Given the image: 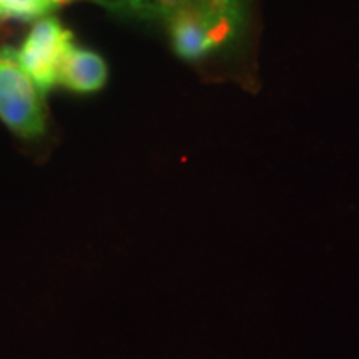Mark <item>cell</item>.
Segmentation results:
<instances>
[{
    "instance_id": "obj_1",
    "label": "cell",
    "mask_w": 359,
    "mask_h": 359,
    "mask_svg": "<svg viewBox=\"0 0 359 359\" xmlns=\"http://www.w3.org/2000/svg\"><path fill=\"white\" fill-rule=\"evenodd\" d=\"M42 93L22 69L17 48L0 50V120L22 138L45 132Z\"/></svg>"
},
{
    "instance_id": "obj_2",
    "label": "cell",
    "mask_w": 359,
    "mask_h": 359,
    "mask_svg": "<svg viewBox=\"0 0 359 359\" xmlns=\"http://www.w3.org/2000/svg\"><path fill=\"white\" fill-rule=\"evenodd\" d=\"M72 45L74 35L60 20L55 17H42L35 22L17 50L22 69L42 95L57 83L58 69Z\"/></svg>"
},
{
    "instance_id": "obj_3",
    "label": "cell",
    "mask_w": 359,
    "mask_h": 359,
    "mask_svg": "<svg viewBox=\"0 0 359 359\" xmlns=\"http://www.w3.org/2000/svg\"><path fill=\"white\" fill-rule=\"evenodd\" d=\"M175 52L185 60H200L222 47L219 34L191 6L168 22Z\"/></svg>"
},
{
    "instance_id": "obj_4",
    "label": "cell",
    "mask_w": 359,
    "mask_h": 359,
    "mask_svg": "<svg viewBox=\"0 0 359 359\" xmlns=\"http://www.w3.org/2000/svg\"><path fill=\"white\" fill-rule=\"evenodd\" d=\"M109 70L105 60L98 53L87 48L72 45L67 50L60 69H58L57 83L77 93H92L100 90L107 82Z\"/></svg>"
},
{
    "instance_id": "obj_5",
    "label": "cell",
    "mask_w": 359,
    "mask_h": 359,
    "mask_svg": "<svg viewBox=\"0 0 359 359\" xmlns=\"http://www.w3.org/2000/svg\"><path fill=\"white\" fill-rule=\"evenodd\" d=\"M191 7L230 43L243 32L248 17V0H191Z\"/></svg>"
},
{
    "instance_id": "obj_6",
    "label": "cell",
    "mask_w": 359,
    "mask_h": 359,
    "mask_svg": "<svg viewBox=\"0 0 359 359\" xmlns=\"http://www.w3.org/2000/svg\"><path fill=\"white\" fill-rule=\"evenodd\" d=\"M116 15L137 20L168 22L191 6V0H92Z\"/></svg>"
},
{
    "instance_id": "obj_7",
    "label": "cell",
    "mask_w": 359,
    "mask_h": 359,
    "mask_svg": "<svg viewBox=\"0 0 359 359\" xmlns=\"http://www.w3.org/2000/svg\"><path fill=\"white\" fill-rule=\"evenodd\" d=\"M48 13L42 0H0V19L39 20Z\"/></svg>"
},
{
    "instance_id": "obj_8",
    "label": "cell",
    "mask_w": 359,
    "mask_h": 359,
    "mask_svg": "<svg viewBox=\"0 0 359 359\" xmlns=\"http://www.w3.org/2000/svg\"><path fill=\"white\" fill-rule=\"evenodd\" d=\"M42 2L53 12V11H55V8L65 6V4L72 2V0H42Z\"/></svg>"
}]
</instances>
